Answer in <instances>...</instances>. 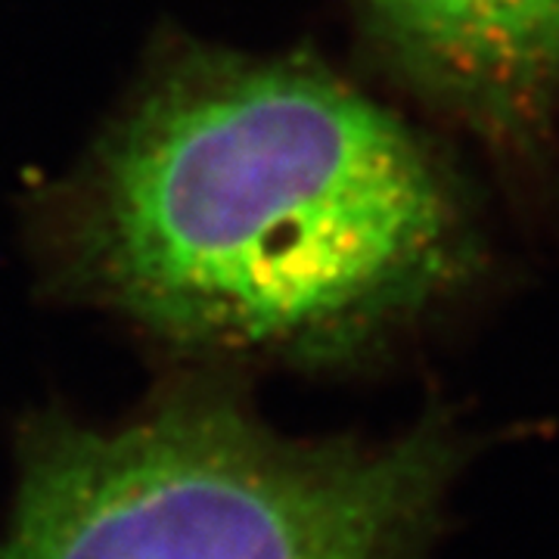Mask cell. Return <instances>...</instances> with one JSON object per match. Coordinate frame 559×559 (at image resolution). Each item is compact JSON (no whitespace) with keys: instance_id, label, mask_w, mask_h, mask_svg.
I'll return each instance as SVG.
<instances>
[{"instance_id":"1","label":"cell","mask_w":559,"mask_h":559,"mask_svg":"<svg viewBox=\"0 0 559 559\" xmlns=\"http://www.w3.org/2000/svg\"><path fill=\"white\" fill-rule=\"evenodd\" d=\"M441 165L389 109L299 57L190 50L106 134L60 215L81 293L162 340L348 360L466 264Z\"/></svg>"},{"instance_id":"2","label":"cell","mask_w":559,"mask_h":559,"mask_svg":"<svg viewBox=\"0 0 559 559\" xmlns=\"http://www.w3.org/2000/svg\"><path fill=\"white\" fill-rule=\"evenodd\" d=\"M466 454L444 417L280 436L205 382L112 426L47 414L22 432L0 559H429Z\"/></svg>"},{"instance_id":"3","label":"cell","mask_w":559,"mask_h":559,"mask_svg":"<svg viewBox=\"0 0 559 559\" xmlns=\"http://www.w3.org/2000/svg\"><path fill=\"white\" fill-rule=\"evenodd\" d=\"M404 79L500 146L544 138L559 100V0H358Z\"/></svg>"}]
</instances>
